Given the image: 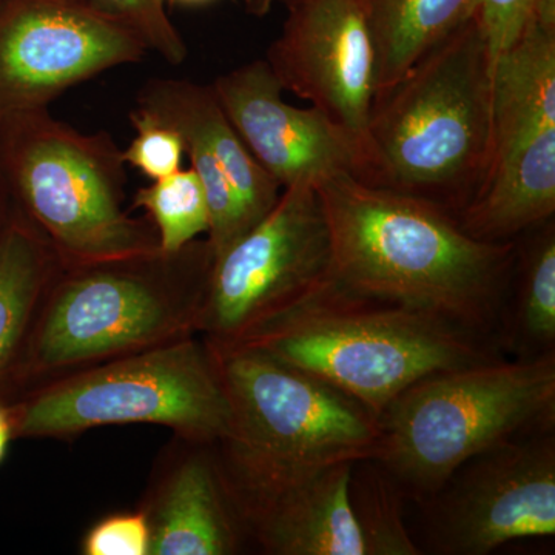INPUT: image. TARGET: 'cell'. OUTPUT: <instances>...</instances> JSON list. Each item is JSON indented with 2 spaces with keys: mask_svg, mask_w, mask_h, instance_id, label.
<instances>
[{
  "mask_svg": "<svg viewBox=\"0 0 555 555\" xmlns=\"http://www.w3.org/2000/svg\"><path fill=\"white\" fill-rule=\"evenodd\" d=\"M317 190L331 232L332 280L358 295L441 318L496 346L517 240L473 238L443 208L349 173Z\"/></svg>",
  "mask_w": 555,
  "mask_h": 555,
  "instance_id": "cell-1",
  "label": "cell"
},
{
  "mask_svg": "<svg viewBox=\"0 0 555 555\" xmlns=\"http://www.w3.org/2000/svg\"><path fill=\"white\" fill-rule=\"evenodd\" d=\"M361 182L459 217L494 159L492 57L477 16L375 98Z\"/></svg>",
  "mask_w": 555,
  "mask_h": 555,
  "instance_id": "cell-2",
  "label": "cell"
},
{
  "mask_svg": "<svg viewBox=\"0 0 555 555\" xmlns=\"http://www.w3.org/2000/svg\"><path fill=\"white\" fill-rule=\"evenodd\" d=\"M233 343L321 379L377 418L427 375L503 358L494 343L441 318L347 291L331 276Z\"/></svg>",
  "mask_w": 555,
  "mask_h": 555,
  "instance_id": "cell-3",
  "label": "cell"
},
{
  "mask_svg": "<svg viewBox=\"0 0 555 555\" xmlns=\"http://www.w3.org/2000/svg\"><path fill=\"white\" fill-rule=\"evenodd\" d=\"M555 427V353L427 375L378 416L372 459L420 502L486 449Z\"/></svg>",
  "mask_w": 555,
  "mask_h": 555,
  "instance_id": "cell-4",
  "label": "cell"
},
{
  "mask_svg": "<svg viewBox=\"0 0 555 555\" xmlns=\"http://www.w3.org/2000/svg\"><path fill=\"white\" fill-rule=\"evenodd\" d=\"M122 150L105 131L82 133L49 108L0 119V175L16 207L62 264H94L159 250L150 219L122 208Z\"/></svg>",
  "mask_w": 555,
  "mask_h": 555,
  "instance_id": "cell-5",
  "label": "cell"
},
{
  "mask_svg": "<svg viewBox=\"0 0 555 555\" xmlns=\"http://www.w3.org/2000/svg\"><path fill=\"white\" fill-rule=\"evenodd\" d=\"M233 409L232 491L372 459L378 418L353 398L255 347L208 341Z\"/></svg>",
  "mask_w": 555,
  "mask_h": 555,
  "instance_id": "cell-6",
  "label": "cell"
},
{
  "mask_svg": "<svg viewBox=\"0 0 555 555\" xmlns=\"http://www.w3.org/2000/svg\"><path fill=\"white\" fill-rule=\"evenodd\" d=\"M214 255L207 241L178 254L62 264L33 339L40 371L76 366L171 341L193 326Z\"/></svg>",
  "mask_w": 555,
  "mask_h": 555,
  "instance_id": "cell-7",
  "label": "cell"
},
{
  "mask_svg": "<svg viewBox=\"0 0 555 555\" xmlns=\"http://www.w3.org/2000/svg\"><path fill=\"white\" fill-rule=\"evenodd\" d=\"M152 423L196 441H225L233 409L210 346L193 339L127 353L65 379L20 409V437H62L91 427Z\"/></svg>",
  "mask_w": 555,
  "mask_h": 555,
  "instance_id": "cell-8",
  "label": "cell"
},
{
  "mask_svg": "<svg viewBox=\"0 0 555 555\" xmlns=\"http://www.w3.org/2000/svg\"><path fill=\"white\" fill-rule=\"evenodd\" d=\"M331 276V232L315 185L284 188L272 210L214 259L193 326L233 343Z\"/></svg>",
  "mask_w": 555,
  "mask_h": 555,
  "instance_id": "cell-9",
  "label": "cell"
},
{
  "mask_svg": "<svg viewBox=\"0 0 555 555\" xmlns=\"http://www.w3.org/2000/svg\"><path fill=\"white\" fill-rule=\"evenodd\" d=\"M418 503L423 554L486 555L516 540L554 537V429L486 449Z\"/></svg>",
  "mask_w": 555,
  "mask_h": 555,
  "instance_id": "cell-10",
  "label": "cell"
},
{
  "mask_svg": "<svg viewBox=\"0 0 555 555\" xmlns=\"http://www.w3.org/2000/svg\"><path fill=\"white\" fill-rule=\"evenodd\" d=\"M149 53L133 33L79 0L0 3V119L49 108L61 94Z\"/></svg>",
  "mask_w": 555,
  "mask_h": 555,
  "instance_id": "cell-11",
  "label": "cell"
},
{
  "mask_svg": "<svg viewBox=\"0 0 555 555\" xmlns=\"http://www.w3.org/2000/svg\"><path fill=\"white\" fill-rule=\"evenodd\" d=\"M287 17L266 61L284 91L363 144L377 96V56L360 0H283Z\"/></svg>",
  "mask_w": 555,
  "mask_h": 555,
  "instance_id": "cell-12",
  "label": "cell"
},
{
  "mask_svg": "<svg viewBox=\"0 0 555 555\" xmlns=\"http://www.w3.org/2000/svg\"><path fill=\"white\" fill-rule=\"evenodd\" d=\"M137 107L170 124L184 139L190 167L206 192L207 243L218 258L272 210L283 188L254 158L211 86L152 79L139 90Z\"/></svg>",
  "mask_w": 555,
  "mask_h": 555,
  "instance_id": "cell-13",
  "label": "cell"
},
{
  "mask_svg": "<svg viewBox=\"0 0 555 555\" xmlns=\"http://www.w3.org/2000/svg\"><path fill=\"white\" fill-rule=\"evenodd\" d=\"M211 89L254 158L281 188H317L341 173L363 179V144L320 109L284 101L283 86L268 61L230 69Z\"/></svg>",
  "mask_w": 555,
  "mask_h": 555,
  "instance_id": "cell-14",
  "label": "cell"
},
{
  "mask_svg": "<svg viewBox=\"0 0 555 555\" xmlns=\"http://www.w3.org/2000/svg\"><path fill=\"white\" fill-rule=\"evenodd\" d=\"M356 463L318 467L251 491H228L269 553L366 555L350 503Z\"/></svg>",
  "mask_w": 555,
  "mask_h": 555,
  "instance_id": "cell-15",
  "label": "cell"
},
{
  "mask_svg": "<svg viewBox=\"0 0 555 555\" xmlns=\"http://www.w3.org/2000/svg\"><path fill=\"white\" fill-rule=\"evenodd\" d=\"M554 214L555 129H547L495 153L483 188L456 219L473 238L503 243Z\"/></svg>",
  "mask_w": 555,
  "mask_h": 555,
  "instance_id": "cell-16",
  "label": "cell"
},
{
  "mask_svg": "<svg viewBox=\"0 0 555 555\" xmlns=\"http://www.w3.org/2000/svg\"><path fill=\"white\" fill-rule=\"evenodd\" d=\"M228 489L211 463L193 456L167 481L150 521L152 555H228L238 550Z\"/></svg>",
  "mask_w": 555,
  "mask_h": 555,
  "instance_id": "cell-17",
  "label": "cell"
},
{
  "mask_svg": "<svg viewBox=\"0 0 555 555\" xmlns=\"http://www.w3.org/2000/svg\"><path fill=\"white\" fill-rule=\"evenodd\" d=\"M494 155L555 129V27L531 17L492 65Z\"/></svg>",
  "mask_w": 555,
  "mask_h": 555,
  "instance_id": "cell-18",
  "label": "cell"
},
{
  "mask_svg": "<svg viewBox=\"0 0 555 555\" xmlns=\"http://www.w3.org/2000/svg\"><path fill=\"white\" fill-rule=\"evenodd\" d=\"M513 360L555 353L554 218L517 238V259L495 337Z\"/></svg>",
  "mask_w": 555,
  "mask_h": 555,
  "instance_id": "cell-19",
  "label": "cell"
},
{
  "mask_svg": "<svg viewBox=\"0 0 555 555\" xmlns=\"http://www.w3.org/2000/svg\"><path fill=\"white\" fill-rule=\"evenodd\" d=\"M377 56V94L398 82L452 33L480 0H360ZM377 98V96H375Z\"/></svg>",
  "mask_w": 555,
  "mask_h": 555,
  "instance_id": "cell-20",
  "label": "cell"
},
{
  "mask_svg": "<svg viewBox=\"0 0 555 555\" xmlns=\"http://www.w3.org/2000/svg\"><path fill=\"white\" fill-rule=\"evenodd\" d=\"M61 268L47 236L16 207L0 235V375L9 367L40 298Z\"/></svg>",
  "mask_w": 555,
  "mask_h": 555,
  "instance_id": "cell-21",
  "label": "cell"
},
{
  "mask_svg": "<svg viewBox=\"0 0 555 555\" xmlns=\"http://www.w3.org/2000/svg\"><path fill=\"white\" fill-rule=\"evenodd\" d=\"M400 486L374 459L358 460L350 476V503L366 555L423 554L403 520Z\"/></svg>",
  "mask_w": 555,
  "mask_h": 555,
  "instance_id": "cell-22",
  "label": "cell"
},
{
  "mask_svg": "<svg viewBox=\"0 0 555 555\" xmlns=\"http://www.w3.org/2000/svg\"><path fill=\"white\" fill-rule=\"evenodd\" d=\"M133 207L147 211L158 233L159 250L167 255L188 247L210 225L206 192L192 167L139 189Z\"/></svg>",
  "mask_w": 555,
  "mask_h": 555,
  "instance_id": "cell-23",
  "label": "cell"
},
{
  "mask_svg": "<svg viewBox=\"0 0 555 555\" xmlns=\"http://www.w3.org/2000/svg\"><path fill=\"white\" fill-rule=\"evenodd\" d=\"M80 3L133 33L149 51L171 65L188 60V43L166 11L167 0H79Z\"/></svg>",
  "mask_w": 555,
  "mask_h": 555,
  "instance_id": "cell-24",
  "label": "cell"
},
{
  "mask_svg": "<svg viewBox=\"0 0 555 555\" xmlns=\"http://www.w3.org/2000/svg\"><path fill=\"white\" fill-rule=\"evenodd\" d=\"M130 122L134 138L129 147L122 150L126 166L129 164L152 181L182 169L185 144L177 129L138 107L130 113Z\"/></svg>",
  "mask_w": 555,
  "mask_h": 555,
  "instance_id": "cell-25",
  "label": "cell"
},
{
  "mask_svg": "<svg viewBox=\"0 0 555 555\" xmlns=\"http://www.w3.org/2000/svg\"><path fill=\"white\" fill-rule=\"evenodd\" d=\"M150 550V524L144 514H122L94 526L83 542L89 555H145Z\"/></svg>",
  "mask_w": 555,
  "mask_h": 555,
  "instance_id": "cell-26",
  "label": "cell"
},
{
  "mask_svg": "<svg viewBox=\"0 0 555 555\" xmlns=\"http://www.w3.org/2000/svg\"><path fill=\"white\" fill-rule=\"evenodd\" d=\"M535 0H480L477 21L483 31L492 65L509 49L531 20Z\"/></svg>",
  "mask_w": 555,
  "mask_h": 555,
  "instance_id": "cell-27",
  "label": "cell"
},
{
  "mask_svg": "<svg viewBox=\"0 0 555 555\" xmlns=\"http://www.w3.org/2000/svg\"><path fill=\"white\" fill-rule=\"evenodd\" d=\"M14 211H16V204L11 198L9 188H7L5 181H3L2 175H0V235L9 225Z\"/></svg>",
  "mask_w": 555,
  "mask_h": 555,
  "instance_id": "cell-28",
  "label": "cell"
},
{
  "mask_svg": "<svg viewBox=\"0 0 555 555\" xmlns=\"http://www.w3.org/2000/svg\"><path fill=\"white\" fill-rule=\"evenodd\" d=\"M276 2L278 0H244V5H246L247 13H250L251 16L262 17L269 14Z\"/></svg>",
  "mask_w": 555,
  "mask_h": 555,
  "instance_id": "cell-29",
  "label": "cell"
},
{
  "mask_svg": "<svg viewBox=\"0 0 555 555\" xmlns=\"http://www.w3.org/2000/svg\"><path fill=\"white\" fill-rule=\"evenodd\" d=\"M11 430H13V427H11V415L0 408V436H11Z\"/></svg>",
  "mask_w": 555,
  "mask_h": 555,
  "instance_id": "cell-30",
  "label": "cell"
},
{
  "mask_svg": "<svg viewBox=\"0 0 555 555\" xmlns=\"http://www.w3.org/2000/svg\"><path fill=\"white\" fill-rule=\"evenodd\" d=\"M11 436H0V463L5 459L7 448H9V441Z\"/></svg>",
  "mask_w": 555,
  "mask_h": 555,
  "instance_id": "cell-31",
  "label": "cell"
},
{
  "mask_svg": "<svg viewBox=\"0 0 555 555\" xmlns=\"http://www.w3.org/2000/svg\"><path fill=\"white\" fill-rule=\"evenodd\" d=\"M167 2L185 3V5H199V3L210 2V0H167Z\"/></svg>",
  "mask_w": 555,
  "mask_h": 555,
  "instance_id": "cell-32",
  "label": "cell"
},
{
  "mask_svg": "<svg viewBox=\"0 0 555 555\" xmlns=\"http://www.w3.org/2000/svg\"><path fill=\"white\" fill-rule=\"evenodd\" d=\"M5 2V0H0V3Z\"/></svg>",
  "mask_w": 555,
  "mask_h": 555,
  "instance_id": "cell-33",
  "label": "cell"
}]
</instances>
